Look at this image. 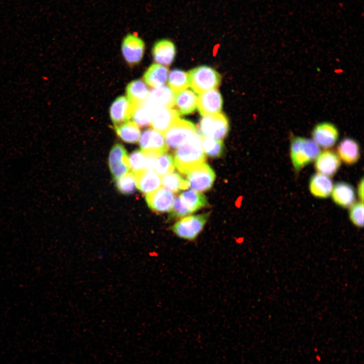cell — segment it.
I'll use <instances>...</instances> for the list:
<instances>
[{"label": "cell", "instance_id": "cell-1", "mask_svg": "<svg viewBox=\"0 0 364 364\" xmlns=\"http://www.w3.org/2000/svg\"><path fill=\"white\" fill-rule=\"evenodd\" d=\"M174 166L182 174L205 162V156L201 145V136L197 133L176 149L173 156Z\"/></svg>", "mask_w": 364, "mask_h": 364}, {"label": "cell", "instance_id": "cell-2", "mask_svg": "<svg viewBox=\"0 0 364 364\" xmlns=\"http://www.w3.org/2000/svg\"><path fill=\"white\" fill-rule=\"evenodd\" d=\"M320 152V148L312 139L294 135L291 136L290 155L296 172H299L315 160Z\"/></svg>", "mask_w": 364, "mask_h": 364}, {"label": "cell", "instance_id": "cell-3", "mask_svg": "<svg viewBox=\"0 0 364 364\" xmlns=\"http://www.w3.org/2000/svg\"><path fill=\"white\" fill-rule=\"evenodd\" d=\"M188 74L190 86L199 94L215 89L221 80V75L214 69L206 65L195 67Z\"/></svg>", "mask_w": 364, "mask_h": 364}, {"label": "cell", "instance_id": "cell-4", "mask_svg": "<svg viewBox=\"0 0 364 364\" xmlns=\"http://www.w3.org/2000/svg\"><path fill=\"white\" fill-rule=\"evenodd\" d=\"M209 215L208 212L185 217L174 223L170 230L179 238L194 241L204 229Z\"/></svg>", "mask_w": 364, "mask_h": 364}, {"label": "cell", "instance_id": "cell-5", "mask_svg": "<svg viewBox=\"0 0 364 364\" xmlns=\"http://www.w3.org/2000/svg\"><path fill=\"white\" fill-rule=\"evenodd\" d=\"M197 133L191 122L179 118L163 134L168 148L175 149Z\"/></svg>", "mask_w": 364, "mask_h": 364}, {"label": "cell", "instance_id": "cell-6", "mask_svg": "<svg viewBox=\"0 0 364 364\" xmlns=\"http://www.w3.org/2000/svg\"><path fill=\"white\" fill-rule=\"evenodd\" d=\"M199 129L202 136L222 140L228 133L229 120L220 113L203 116L200 120Z\"/></svg>", "mask_w": 364, "mask_h": 364}, {"label": "cell", "instance_id": "cell-7", "mask_svg": "<svg viewBox=\"0 0 364 364\" xmlns=\"http://www.w3.org/2000/svg\"><path fill=\"white\" fill-rule=\"evenodd\" d=\"M185 175L187 176L189 187L198 192L210 189L215 177L213 170L205 162L191 168Z\"/></svg>", "mask_w": 364, "mask_h": 364}, {"label": "cell", "instance_id": "cell-8", "mask_svg": "<svg viewBox=\"0 0 364 364\" xmlns=\"http://www.w3.org/2000/svg\"><path fill=\"white\" fill-rule=\"evenodd\" d=\"M312 140L320 147L325 149L333 147L339 137V131L334 123L324 121L317 123L311 131Z\"/></svg>", "mask_w": 364, "mask_h": 364}, {"label": "cell", "instance_id": "cell-9", "mask_svg": "<svg viewBox=\"0 0 364 364\" xmlns=\"http://www.w3.org/2000/svg\"><path fill=\"white\" fill-rule=\"evenodd\" d=\"M109 166L112 177L117 180L130 171L128 156L124 146L115 144L110 150Z\"/></svg>", "mask_w": 364, "mask_h": 364}, {"label": "cell", "instance_id": "cell-10", "mask_svg": "<svg viewBox=\"0 0 364 364\" xmlns=\"http://www.w3.org/2000/svg\"><path fill=\"white\" fill-rule=\"evenodd\" d=\"M121 51L126 62L130 65H135L143 57L145 43L137 35L128 33L123 39Z\"/></svg>", "mask_w": 364, "mask_h": 364}, {"label": "cell", "instance_id": "cell-11", "mask_svg": "<svg viewBox=\"0 0 364 364\" xmlns=\"http://www.w3.org/2000/svg\"><path fill=\"white\" fill-rule=\"evenodd\" d=\"M222 104V96L216 89L200 93L197 98V108L202 116L220 113Z\"/></svg>", "mask_w": 364, "mask_h": 364}, {"label": "cell", "instance_id": "cell-12", "mask_svg": "<svg viewBox=\"0 0 364 364\" xmlns=\"http://www.w3.org/2000/svg\"><path fill=\"white\" fill-rule=\"evenodd\" d=\"M139 143L142 151L154 152L159 155L167 152L168 149L163 134L154 129L144 130Z\"/></svg>", "mask_w": 364, "mask_h": 364}, {"label": "cell", "instance_id": "cell-13", "mask_svg": "<svg viewBox=\"0 0 364 364\" xmlns=\"http://www.w3.org/2000/svg\"><path fill=\"white\" fill-rule=\"evenodd\" d=\"M341 160L335 152L326 150L320 152L315 160L314 167L317 173L331 177L339 169Z\"/></svg>", "mask_w": 364, "mask_h": 364}, {"label": "cell", "instance_id": "cell-14", "mask_svg": "<svg viewBox=\"0 0 364 364\" xmlns=\"http://www.w3.org/2000/svg\"><path fill=\"white\" fill-rule=\"evenodd\" d=\"M145 198L148 206L158 212L169 211L174 200L173 193L163 187L147 194Z\"/></svg>", "mask_w": 364, "mask_h": 364}, {"label": "cell", "instance_id": "cell-15", "mask_svg": "<svg viewBox=\"0 0 364 364\" xmlns=\"http://www.w3.org/2000/svg\"><path fill=\"white\" fill-rule=\"evenodd\" d=\"M179 117V113L172 108H158L152 110L151 125L163 134Z\"/></svg>", "mask_w": 364, "mask_h": 364}, {"label": "cell", "instance_id": "cell-16", "mask_svg": "<svg viewBox=\"0 0 364 364\" xmlns=\"http://www.w3.org/2000/svg\"><path fill=\"white\" fill-rule=\"evenodd\" d=\"M175 95L169 87L161 85L149 92L146 105L152 110L158 108L174 107Z\"/></svg>", "mask_w": 364, "mask_h": 364}, {"label": "cell", "instance_id": "cell-17", "mask_svg": "<svg viewBox=\"0 0 364 364\" xmlns=\"http://www.w3.org/2000/svg\"><path fill=\"white\" fill-rule=\"evenodd\" d=\"M337 153L344 163L348 165H353L358 162L360 157L359 145L352 138H345L339 143Z\"/></svg>", "mask_w": 364, "mask_h": 364}, {"label": "cell", "instance_id": "cell-18", "mask_svg": "<svg viewBox=\"0 0 364 364\" xmlns=\"http://www.w3.org/2000/svg\"><path fill=\"white\" fill-rule=\"evenodd\" d=\"M331 194L334 203L343 208L350 207L355 201L354 188L348 183L339 181L336 183Z\"/></svg>", "mask_w": 364, "mask_h": 364}, {"label": "cell", "instance_id": "cell-19", "mask_svg": "<svg viewBox=\"0 0 364 364\" xmlns=\"http://www.w3.org/2000/svg\"><path fill=\"white\" fill-rule=\"evenodd\" d=\"M133 106L126 97L120 96L111 104L110 116L114 125L128 121L131 117Z\"/></svg>", "mask_w": 364, "mask_h": 364}, {"label": "cell", "instance_id": "cell-20", "mask_svg": "<svg viewBox=\"0 0 364 364\" xmlns=\"http://www.w3.org/2000/svg\"><path fill=\"white\" fill-rule=\"evenodd\" d=\"M152 54L155 62L164 65H169L174 59L176 48L171 40L162 39L154 44Z\"/></svg>", "mask_w": 364, "mask_h": 364}, {"label": "cell", "instance_id": "cell-21", "mask_svg": "<svg viewBox=\"0 0 364 364\" xmlns=\"http://www.w3.org/2000/svg\"><path fill=\"white\" fill-rule=\"evenodd\" d=\"M333 180L330 177L317 173L309 179L308 188L310 193L318 198H327L330 196L333 188Z\"/></svg>", "mask_w": 364, "mask_h": 364}, {"label": "cell", "instance_id": "cell-22", "mask_svg": "<svg viewBox=\"0 0 364 364\" xmlns=\"http://www.w3.org/2000/svg\"><path fill=\"white\" fill-rule=\"evenodd\" d=\"M134 173L136 187L143 193L152 192L161 185V176L154 170H144Z\"/></svg>", "mask_w": 364, "mask_h": 364}, {"label": "cell", "instance_id": "cell-23", "mask_svg": "<svg viewBox=\"0 0 364 364\" xmlns=\"http://www.w3.org/2000/svg\"><path fill=\"white\" fill-rule=\"evenodd\" d=\"M197 96L191 89H185L175 95L174 106L183 115L193 113L197 105Z\"/></svg>", "mask_w": 364, "mask_h": 364}, {"label": "cell", "instance_id": "cell-24", "mask_svg": "<svg viewBox=\"0 0 364 364\" xmlns=\"http://www.w3.org/2000/svg\"><path fill=\"white\" fill-rule=\"evenodd\" d=\"M149 94L147 85L141 79L132 80L126 87V98L133 106L145 103Z\"/></svg>", "mask_w": 364, "mask_h": 364}, {"label": "cell", "instance_id": "cell-25", "mask_svg": "<svg viewBox=\"0 0 364 364\" xmlns=\"http://www.w3.org/2000/svg\"><path fill=\"white\" fill-rule=\"evenodd\" d=\"M168 75L167 67L159 64H152L145 72L143 79L147 85L153 87L163 85Z\"/></svg>", "mask_w": 364, "mask_h": 364}, {"label": "cell", "instance_id": "cell-26", "mask_svg": "<svg viewBox=\"0 0 364 364\" xmlns=\"http://www.w3.org/2000/svg\"><path fill=\"white\" fill-rule=\"evenodd\" d=\"M117 135L124 142L135 143L139 141L141 130L139 126L132 121H127L118 125H114Z\"/></svg>", "mask_w": 364, "mask_h": 364}, {"label": "cell", "instance_id": "cell-27", "mask_svg": "<svg viewBox=\"0 0 364 364\" xmlns=\"http://www.w3.org/2000/svg\"><path fill=\"white\" fill-rule=\"evenodd\" d=\"M161 184L163 188L172 193L185 190L189 187L187 180L173 171L161 177Z\"/></svg>", "mask_w": 364, "mask_h": 364}, {"label": "cell", "instance_id": "cell-28", "mask_svg": "<svg viewBox=\"0 0 364 364\" xmlns=\"http://www.w3.org/2000/svg\"><path fill=\"white\" fill-rule=\"evenodd\" d=\"M179 197L192 213L205 206L208 203L206 197L202 193L195 190L185 191Z\"/></svg>", "mask_w": 364, "mask_h": 364}, {"label": "cell", "instance_id": "cell-29", "mask_svg": "<svg viewBox=\"0 0 364 364\" xmlns=\"http://www.w3.org/2000/svg\"><path fill=\"white\" fill-rule=\"evenodd\" d=\"M168 85L175 94L186 89L190 86L188 73L176 69L171 70L169 74Z\"/></svg>", "mask_w": 364, "mask_h": 364}, {"label": "cell", "instance_id": "cell-30", "mask_svg": "<svg viewBox=\"0 0 364 364\" xmlns=\"http://www.w3.org/2000/svg\"><path fill=\"white\" fill-rule=\"evenodd\" d=\"M201 145L204 154L210 157L218 158L222 154L223 145L221 140L201 136Z\"/></svg>", "mask_w": 364, "mask_h": 364}, {"label": "cell", "instance_id": "cell-31", "mask_svg": "<svg viewBox=\"0 0 364 364\" xmlns=\"http://www.w3.org/2000/svg\"><path fill=\"white\" fill-rule=\"evenodd\" d=\"M152 112V110L144 103L133 106L131 118L139 126H147L151 124Z\"/></svg>", "mask_w": 364, "mask_h": 364}, {"label": "cell", "instance_id": "cell-32", "mask_svg": "<svg viewBox=\"0 0 364 364\" xmlns=\"http://www.w3.org/2000/svg\"><path fill=\"white\" fill-rule=\"evenodd\" d=\"M174 166L173 157L172 155L166 152L161 154L157 157L154 170L162 177L166 174L173 172Z\"/></svg>", "mask_w": 364, "mask_h": 364}, {"label": "cell", "instance_id": "cell-33", "mask_svg": "<svg viewBox=\"0 0 364 364\" xmlns=\"http://www.w3.org/2000/svg\"><path fill=\"white\" fill-rule=\"evenodd\" d=\"M116 181V187L120 193L131 194L134 192L136 188L135 179L134 173L132 171H128Z\"/></svg>", "mask_w": 364, "mask_h": 364}, {"label": "cell", "instance_id": "cell-34", "mask_svg": "<svg viewBox=\"0 0 364 364\" xmlns=\"http://www.w3.org/2000/svg\"><path fill=\"white\" fill-rule=\"evenodd\" d=\"M363 203L360 201L354 202L349 211V217L352 224L358 228L363 227Z\"/></svg>", "mask_w": 364, "mask_h": 364}, {"label": "cell", "instance_id": "cell-35", "mask_svg": "<svg viewBox=\"0 0 364 364\" xmlns=\"http://www.w3.org/2000/svg\"><path fill=\"white\" fill-rule=\"evenodd\" d=\"M130 168L134 172H138L145 170L146 156L143 151L135 150L128 156Z\"/></svg>", "mask_w": 364, "mask_h": 364}, {"label": "cell", "instance_id": "cell-36", "mask_svg": "<svg viewBox=\"0 0 364 364\" xmlns=\"http://www.w3.org/2000/svg\"><path fill=\"white\" fill-rule=\"evenodd\" d=\"M170 212V218H179L192 213L181 198L178 196L173 200Z\"/></svg>", "mask_w": 364, "mask_h": 364}, {"label": "cell", "instance_id": "cell-37", "mask_svg": "<svg viewBox=\"0 0 364 364\" xmlns=\"http://www.w3.org/2000/svg\"><path fill=\"white\" fill-rule=\"evenodd\" d=\"M357 194L360 201L363 202V178H362L358 185L357 188Z\"/></svg>", "mask_w": 364, "mask_h": 364}]
</instances>
